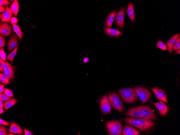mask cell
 I'll list each match as a JSON object with an SVG mask.
<instances>
[{"mask_svg": "<svg viewBox=\"0 0 180 135\" xmlns=\"http://www.w3.org/2000/svg\"><path fill=\"white\" fill-rule=\"evenodd\" d=\"M124 121L125 123L130 124L143 131L151 128L155 125V124L150 120L144 118L134 119L127 118L124 119Z\"/></svg>", "mask_w": 180, "mask_h": 135, "instance_id": "obj_1", "label": "cell"}, {"mask_svg": "<svg viewBox=\"0 0 180 135\" xmlns=\"http://www.w3.org/2000/svg\"><path fill=\"white\" fill-rule=\"evenodd\" d=\"M118 91L123 99L127 103H134L137 99L138 95L134 88H126L119 90Z\"/></svg>", "mask_w": 180, "mask_h": 135, "instance_id": "obj_2", "label": "cell"}, {"mask_svg": "<svg viewBox=\"0 0 180 135\" xmlns=\"http://www.w3.org/2000/svg\"><path fill=\"white\" fill-rule=\"evenodd\" d=\"M108 99L113 108L121 113L122 112L123 109V103L117 94L114 92L110 93L108 95Z\"/></svg>", "mask_w": 180, "mask_h": 135, "instance_id": "obj_3", "label": "cell"}, {"mask_svg": "<svg viewBox=\"0 0 180 135\" xmlns=\"http://www.w3.org/2000/svg\"><path fill=\"white\" fill-rule=\"evenodd\" d=\"M108 131L111 135H121L123 128L120 121L113 120L109 121L106 123Z\"/></svg>", "mask_w": 180, "mask_h": 135, "instance_id": "obj_4", "label": "cell"}, {"mask_svg": "<svg viewBox=\"0 0 180 135\" xmlns=\"http://www.w3.org/2000/svg\"><path fill=\"white\" fill-rule=\"evenodd\" d=\"M137 107L143 118L147 119L157 120V117L153 112L152 108L148 105H141Z\"/></svg>", "mask_w": 180, "mask_h": 135, "instance_id": "obj_5", "label": "cell"}, {"mask_svg": "<svg viewBox=\"0 0 180 135\" xmlns=\"http://www.w3.org/2000/svg\"><path fill=\"white\" fill-rule=\"evenodd\" d=\"M134 89L136 91L138 96L143 103L147 102L152 96L151 93L147 89L141 87H135Z\"/></svg>", "mask_w": 180, "mask_h": 135, "instance_id": "obj_6", "label": "cell"}, {"mask_svg": "<svg viewBox=\"0 0 180 135\" xmlns=\"http://www.w3.org/2000/svg\"><path fill=\"white\" fill-rule=\"evenodd\" d=\"M100 105L102 111L104 114H109L111 112V107L106 95H104L101 99Z\"/></svg>", "mask_w": 180, "mask_h": 135, "instance_id": "obj_7", "label": "cell"}, {"mask_svg": "<svg viewBox=\"0 0 180 135\" xmlns=\"http://www.w3.org/2000/svg\"><path fill=\"white\" fill-rule=\"evenodd\" d=\"M125 7H121L116 14L115 20L118 27L122 29L124 27V12Z\"/></svg>", "mask_w": 180, "mask_h": 135, "instance_id": "obj_8", "label": "cell"}, {"mask_svg": "<svg viewBox=\"0 0 180 135\" xmlns=\"http://www.w3.org/2000/svg\"><path fill=\"white\" fill-rule=\"evenodd\" d=\"M152 90L159 100L165 102L169 105L167 99V94L165 91L159 88H152Z\"/></svg>", "mask_w": 180, "mask_h": 135, "instance_id": "obj_9", "label": "cell"}, {"mask_svg": "<svg viewBox=\"0 0 180 135\" xmlns=\"http://www.w3.org/2000/svg\"><path fill=\"white\" fill-rule=\"evenodd\" d=\"M12 27L7 23H1L0 25V33L4 36H9L12 31Z\"/></svg>", "mask_w": 180, "mask_h": 135, "instance_id": "obj_10", "label": "cell"}, {"mask_svg": "<svg viewBox=\"0 0 180 135\" xmlns=\"http://www.w3.org/2000/svg\"><path fill=\"white\" fill-rule=\"evenodd\" d=\"M153 103L155 105L162 115H165L168 112L169 107L166 105L163 101H160L157 103Z\"/></svg>", "mask_w": 180, "mask_h": 135, "instance_id": "obj_11", "label": "cell"}, {"mask_svg": "<svg viewBox=\"0 0 180 135\" xmlns=\"http://www.w3.org/2000/svg\"><path fill=\"white\" fill-rule=\"evenodd\" d=\"M18 38L13 33L8 43V52H9L12 49L15 48L18 45Z\"/></svg>", "mask_w": 180, "mask_h": 135, "instance_id": "obj_12", "label": "cell"}, {"mask_svg": "<svg viewBox=\"0 0 180 135\" xmlns=\"http://www.w3.org/2000/svg\"><path fill=\"white\" fill-rule=\"evenodd\" d=\"M125 115L133 118H143L137 106L128 109L125 113Z\"/></svg>", "mask_w": 180, "mask_h": 135, "instance_id": "obj_13", "label": "cell"}, {"mask_svg": "<svg viewBox=\"0 0 180 135\" xmlns=\"http://www.w3.org/2000/svg\"><path fill=\"white\" fill-rule=\"evenodd\" d=\"M13 14L11 8L6 6V10L2 15L3 18L1 22H7L11 24V18Z\"/></svg>", "mask_w": 180, "mask_h": 135, "instance_id": "obj_14", "label": "cell"}, {"mask_svg": "<svg viewBox=\"0 0 180 135\" xmlns=\"http://www.w3.org/2000/svg\"><path fill=\"white\" fill-rule=\"evenodd\" d=\"M123 135H139V132L134 128L128 125H125L122 133Z\"/></svg>", "mask_w": 180, "mask_h": 135, "instance_id": "obj_15", "label": "cell"}, {"mask_svg": "<svg viewBox=\"0 0 180 135\" xmlns=\"http://www.w3.org/2000/svg\"><path fill=\"white\" fill-rule=\"evenodd\" d=\"M9 132L10 133L19 134H22L23 132L22 128L14 122H12L11 123Z\"/></svg>", "mask_w": 180, "mask_h": 135, "instance_id": "obj_16", "label": "cell"}, {"mask_svg": "<svg viewBox=\"0 0 180 135\" xmlns=\"http://www.w3.org/2000/svg\"><path fill=\"white\" fill-rule=\"evenodd\" d=\"M180 34H176L171 37L169 40L167 42L166 45L167 47L168 51L170 53L172 52V50L173 46L177 38L179 36Z\"/></svg>", "mask_w": 180, "mask_h": 135, "instance_id": "obj_17", "label": "cell"}, {"mask_svg": "<svg viewBox=\"0 0 180 135\" xmlns=\"http://www.w3.org/2000/svg\"><path fill=\"white\" fill-rule=\"evenodd\" d=\"M104 29L107 35L112 37L120 36L123 35V33L116 29H110L104 27Z\"/></svg>", "mask_w": 180, "mask_h": 135, "instance_id": "obj_18", "label": "cell"}, {"mask_svg": "<svg viewBox=\"0 0 180 135\" xmlns=\"http://www.w3.org/2000/svg\"><path fill=\"white\" fill-rule=\"evenodd\" d=\"M116 12V11L114 10L109 14L107 16L105 24L108 28H111L115 17Z\"/></svg>", "mask_w": 180, "mask_h": 135, "instance_id": "obj_19", "label": "cell"}, {"mask_svg": "<svg viewBox=\"0 0 180 135\" xmlns=\"http://www.w3.org/2000/svg\"><path fill=\"white\" fill-rule=\"evenodd\" d=\"M126 12L132 22L135 21V18L134 12L133 5L132 3H130L129 4L128 9Z\"/></svg>", "mask_w": 180, "mask_h": 135, "instance_id": "obj_20", "label": "cell"}, {"mask_svg": "<svg viewBox=\"0 0 180 135\" xmlns=\"http://www.w3.org/2000/svg\"><path fill=\"white\" fill-rule=\"evenodd\" d=\"M18 102V101L14 99L7 101H5L3 103L4 107L5 110H7L12 106L15 105Z\"/></svg>", "mask_w": 180, "mask_h": 135, "instance_id": "obj_21", "label": "cell"}, {"mask_svg": "<svg viewBox=\"0 0 180 135\" xmlns=\"http://www.w3.org/2000/svg\"><path fill=\"white\" fill-rule=\"evenodd\" d=\"M4 75L10 80H11L14 76V70L12 66L8 70H4Z\"/></svg>", "mask_w": 180, "mask_h": 135, "instance_id": "obj_22", "label": "cell"}, {"mask_svg": "<svg viewBox=\"0 0 180 135\" xmlns=\"http://www.w3.org/2000/svg\"><path fill=\"white\" fill-rule=\"evenodd\" d=\"M11 8L13 11L15 16H17L19 10V6L17 0H15L11 5Z\"/></svg>", "mask_w": 180, "mask_h": 135, "instance_id": "obj_23", "label": "cell"}, {"mask_svg": "<svg viewBox=\"0 0 180 135\" xmlns=\"http://www.w3.org/2000/svg\"><path fill=\"white\" fill-rule=\"evenodd\" d=\"M20 43H19V44ZM19 44H18L16 47L14 49L13 51L8 55L7 57L8 60L11 62L12 63V64H13L14 58L17 52Z\"/></svg>", "mask_w": 180, "mask_h": 135, "instance_id": "obj_24", "label": "cell"}, {"mask_svg": "<svg viewBox=\"0 0 180 135\" xmlns=\"http://www.w3.org/2000/svg\"><path fill=\"white\" fill-rule=\"evenodd\" d=\"M0 80L5 85L9 84L10 79L1 73H0Z\"/></svg>", "mask_w": 180, "mask_h": 135, "instance_id": "obj_25", "label": "cell"}, {"mask_svg": "<svg viewBox=\"0 0 180 135\" xmlns=\"http://www.w3.org/2000/svg\"><path fill=\"white\" fill-rule=\"evenodd\" d=\"M180 36L178 37L176 40L175 43L173 46L172 50L173 52L177 49H180Z\"/></svg>", "mask_w": 180, "mask_h": 135, "instance_id": "obj_26", "label": "cell"}, {"mask_svg": "<svg viewBox=\"0 0 180 135\" xmlns=\"http://www.w3.org/2000/svg\"><path fill=\"white\" fill-rule=\"evenodd\" d=\"M157 47L163 50H166L167 49V47L165 44L161 41H159L157 44Z\"/></svg>", "mask_w": 180, "mask_h": 135, "instance_id": "obj_27", "label": "cell"}, {"mask_svg": "<svg viewBox=\"0 0 180 135\" xmlns=\"http://www.w3.org/2000/svg\"><path fill=\"white\" fill-rule=\"evenodd\" d=\"M12 99L11 97L7 96L5 93L1 94L0 95V100L2 101H7Z\"/></svg>", "mask_w": 180, "mask_h": 135, "instance_id": "obj_28", "label": "cell"}, {"mask_svg": "<svg viewBox=\"0 0 180 135\" xmlns=\"http://www.w3.org/2000/svg\"><path fill=\"white\" fill-rule=\"evenodd\" d=\"M0 61H1L3 64L4 70H8L12 66L9 63L3 61L1 58H0Z\"/></svg>", "mask_w": 180, "mask_h": 135, "instance_id": "obj_29", "label": "cell"}, {"mask_svg": "<svg viewBox=\"0 0 180 135\" xmlns=\"http://www.w3.org/2000/svg\"><path fill=\"white\" fill-rule=\"evenodd\" d=\"M0 56H1V58L2 60L4 62H6V54L3 48H1V51H0Z\"/></svg>", "mask_w": 180, "mask_h": 135, "instance_id": "obj_30", "label": "cell"}, {"mask_svg": "<svg viewBox=\"0 0 180 135\" xmlns=\"http://www.w3.org/2000/svg\"><path fill=\"white\" fill-rule=\"evenodd\" d=\"M0 126H1V127H0V135H8V133H7V130L5 128V127L3 125L1 126V125Z\"/></svg>", "mask_w": 180, "mask_h": 135, "instance_id": "obj_31", "label": "cell"}, {"mask_svg": "<svg viewBox=\"0 0 180 135\" xmlns=\"http://www.w3.org/2000/svg\"><path fill=\"white\" fill-rule=\"evenodd\" d=\"M6 43V41L5 38L2 35L0 36V47L1 48L5 47Z\"/></svg>", "mask_w": 180, "mask_h": 135, "instance_id": "obj_32", "label": "cell"}, {"mask_svg": "<svg viewBox=\"0 0 180 135\" xmlns=\"http://www.w3.org/2000/svg\"><path fill=\"white\" fill-rule=\"evenodd\" d=\"M11 4L10 2L6 0H1L0 1L1 6L3 5L9 6Z\"/></svg>", "mask_w": 180, "mask_h": 135, "instance_id": "obj_33", "label": "cell"}, {"mask_svg": "<svg viewBox=\"0 0 180 135\" xmlns=\"http://www.w3.org/2000/svg\"><path fill=\"white\" fill-rule=\"evenodd\" d=\"M4 91H5V94L7 96L11 97H13V94L9 90L7 89V88H5Z\"/></svg>", "mask_w": 180, "mask_h": 135, "instance_id": "obj_34", "label": "cell"}, {"mask_svg": "<svg viewBox=\"0 0 180 135\" xmlns=\"http://www.w3.org/2000/svg\"><path fill=\"white\" fill-rule=\"evenodd\" d=\"M15 32L18 36L20 40L21 41L22 38V33L20 29H19L17 31Z\"/></svg>", "mask_w": 180, "mask_h": 135, "instance_id": "obj_35", "label": "cell"}, {"mask_svg": "<svg viewBox=\"0 0 180 135\" xmlns=\"http://www.w3.org/2000/svg\"><path fill=\"white\" fill-rule=\"evenodd\" d=\"M0 124H2L7 126H9L10 125L9 123L1 119H0Z\"/></svg>", "mask_w": 180, "mask_h": 135, "instance_id": "obj_36", "label": "cell"}, {"mask_svg": "<svg viewBox=\"0 0 180 135\" xmlns=\"http://www.w3.org/2000/svg\"><path fill=\"white\" fill-rule=\"evenodd\" d=\"M18 20L17 18L13 17L11 19V22L12 24H16L17 23Z\"/></svg>", "mask_w": 180, "mask_h": 135, "instance_id": "obj_37", "label": "cell"}, {"mask_svg": "<svg viewBox=\"0 0 180 135\" xmlns=\"http://www.w3.org/2000/svg\"><path fill=\"white\" fill-rule=\"evenodd\" d=\"M12 24V26H13V29L15 32L17 31L18 30V29L20 28L19 27L18 25L13 24Z\"/></svg>", "mask_w": 180, "mask_h": 135, "instance_id": "obj_38", "label": "cell"}, {"mask_svg": "<svg viewBox=\"0 0 180 135\" xmlns=\"http://www.w3.org/2000/svg\"><path fill=\"white\" fill-rule=\"evenodd\" d=\"M25 134V135H32L33 134L26 129H24Z\"/></svg>", "mask_w": 180, "mask_h": 135, "instance_id": "obj_39", "label": "cell"}, {"mask_svg": "<svg viewBox=\"0 0 180 135\" xmlns=\"http://www.w3.org/2000/svg\"><path fill=\"white\" fill-rule=\"evenodd\" d=\"M6 10L5 7L3 6H1L0 7V12H5Z\"/></svg>", "mask_w": 180, "mask_h": 135, "instance_id": "obj_40", "label": "cell"}, {"mask_svg": "<svg viewBox=\"0 0 180 135\" xmlns=\"http://www.w3.org/2000/svg\"><path fill=\"white\" fill-rule=\"evenodd\" d=\"M4 69L3 64L2 62L0 61V71L3 73L4 72Z\"/></svg>", "mask_w": 180, "mask_h": 135, "instance_id": "obj_41", "label": "cell"}, {"mask_svg": "<svg viewBox=\"0 0 180 135\" xmlns=\"http://www.w3.org/2000/svg\"><path fill=\"white\" fill-rule=\"evenodd\" d=\"M4 87V85H0V93H1V94L2 92L5 91Z\"/></svg>", "mask_w": 180, "mask_h": 135, "instance_id": "obj_42", "label": "cell"}, {"mask_svg": "<svg viewBox=\"0 0 180 135\" xmlns=\"http://www.w3.org/2000/svg\"><path fill=\"white\" fill-rule=\"evenodd\" d=\"M3 105H4L3 104L2 101L1 100L0 101V108L3 109Z\"/></svg>", "mask_w": 180, "mask_h": 135, "instance_id": "obj_43", "label": "cell"}, {"mask_svg": "<svg viewBox=\"0 0 180 135\" xmlns=\"http://www.w3.org/2000/svg\"><path fill=\"white\" fill-rule=\"evenodd\" d=\"M5 112V111L3 110V109L0 108V114H2Z\"/></svg>", "mask_w": 180, "mask_h": 135, "instance_id": "obj_44", "label": "cell"}, {"mask_svg": "<svg viewBox=\"0 0 180 135\" xmlns=\"http://www.w3.org/2000/svg\"><path fill=\"white\" fill-rule=\"evenodd\" d=\"M88 61V59L87 58H85L84 60L83 61L85 63H87Z\"/></svg>", "mask_w": 180, "mask_h": 135, "instance_id": "obj_45", "label": "cell"}, {"mask_svg": "<svg viewBox=\"0 0 180 135\" xmlns=\"http://www.w3.org/2000/svg\"><path fill=\"white\" fill-rule=\"evenodd\" d=\"M175 53L176 54H180V50H178L176 51Z\"/></svg>", "mask_w": 180, "mask_h": 135, "instance_id": "obj_46", "label": "cell"}, {"mask_svg": "<svg viewBox=\"0 0 180 135\" xmlns=\"http://www.w3.org/2000/svg\"><path fill=\"white\" fill-rule=\"evenodd\" d=\"M8 135H16V134H14L13 133H8Z\"/></svg>", "mask_w": 180, "mask_h": 135, "instance_id": "obj_47", "label": "cell"}, {"mask_svg": "<svg viewBox=\"0 0 180 135\" xmlns=\"http://www.w3.org/2000/svg\"><path fill=\"white\" fill-rule=\"evenodd\" d=\"M2 18H3L2 15L1 14V15H0V18H1V19H2Z\"/></svg>", "mask_w": 180, "mask_h": 135, "instance_id": "obj_48", "label": "cell"}]
</instances>
